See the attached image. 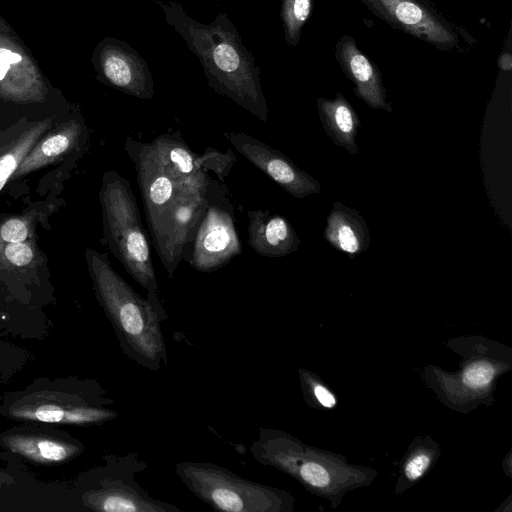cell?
Returning <instances> with one entry per match:
<instances>
[{
  "label": "cell",
  "instance_id": "6da1fadb",
  "mask_svg": "<svg viewBox=\"0 0 512 512\" xmlns=\"http://www.w3.org/2000/svg\"><path fill=\"white\" fill-rule=\"evenodd\" d=\"M160 5L167 21L201 61L209 86L266 123L268 109L259 69L229 19L221 14L203 25L174 2Z\"/></svg>",
  "mask_w": 512,
  "mask_h": 512
},
{
  "label": "cell",
  "instance_id": "277c9868",
  "mask_svg": "<svg viewBox=\"0 0 512 512\" xmlns=\"http://www.w3.org/2000/svg\"><path fill=\"white\" fill-rule=\"evenodd\" d=\"M115 401L94 379L39 378L22 390L7 392L0 415L19 423L95 426L118 418Z\"/></svg>",
  "mask_w": 512,
  "mask_h": 512
},
{
  "label": "cell",
  "instance_id": "7a4b0ae2",
  "mask_svg": "<svg viewBox=\"0 0 512 512\" xmlns=\"http://www.w3.org/2000/svg\"><path fill=\"white\" fill-rule=\"evenodd\" d=\"M92 288L111 323L123 353L138 365L158 371L167 362L160 322L168 318L163 305L139 295L111 266L106 253L85 252Z\"/></svg>",
  "mask_w": 512,
  "mask_h": 512
},
{
  "label": "cell",
  "instance_id": "f546056e",
  "mask_svg": "<svg viewBox=\"0 0 512 512\" xmlns=\"http://www.w3.org/2000/svg\"><path fill=\"white\" fill-rule=\"evenodd\" d=\"M10 68H11V64L0 60V83L5 79Z\"/></svg>",
  "mask_w": 512,
  "mask_h": 512
},
{
  "label": "cell",
  "instance_id": "5b68a950",
  "mask_svg": "<svg viewBox=\"0 0 512 512\" xmlns=\"http://www.w3.org/2000/svg\"><path fill=\"white\" fill-rule=\"evenodd\" d=\"M462 357L456 372L433 365L425 367L423 378L447 408L468 413L494 401L498 378L512 369V349L483 336H461L447 343Z\"/></svg>",
  "mask_w": 512,
  "mask_h": 512
},
{
  "label": "cell",
  "instance_id": "8fae6325",
  "mask_svg": "<svg viewBox=\"0 0 512 512\" xmlns=\"http://www.w3.org/2000/svg\"><path fill=\"white\" fill-rule=\"evenodd\" d=\"M124 149L134 163L151 243L162 262L175 203L177 181L183 176H178L167 169L155 157L148 143L127 137Z\"/></svg>",
  "mask_w": 512,
  "mask_h": 512
},
{
  "label": "cell",
  "instance_id": "83f0119b",
  "mask_svg": "<svg viewBox=\"0 0 512 512\" xmlns=\"http://www.w3.org/2000/svg\"><path fill=\"white\" fill-rule=\"evenodd\" d=\"M0 60L8 62L11 65L18 64L23 61V55L18 51L0 46Z\"/></svg>",
  "mask_w": 512,
  "mask_h": 512
},
{
  "label": "cell",
  "instance_id": "4316f807",
  "mask_svg": "<svg viewBox=\"0 0 512 512\" xmlns=\"http://www.w3.org/2000/svg\"><path fill=\"white\" fill-rule=\"evenodd\" d=\"M4 259L16 267L29 265L34 259V250L30 242L7 243L2 246Z\"/></svg>",
  "mask_w": 512,
  "mask_h": 512
},
{
  "label": "cell",
  "instance_id": "ac0fdd59",
  "mask_svg": "<svg viewBox=\"0 0 512 512\" xmlns=\"http://www.w3.org/2000/svg\"><path fill=\"white\" fill-rule=\"evenodd\" d=\"M248 245L265 257H284L298 250L300 239L291 223L267 210H249Z\"/></svg>",
  "mask_w": 512,
  "mask_h": 512
},
{
  "label": "cell",
  "instance_id": "9c48e42d",
  "mask_svg": "<svg viewBox=\"0 0 512 512\" xmlns=\"http://www.w3.org/2000/svg\"><path fill=\"white\" fill-rule=\"evenodd\" d=\"M391 27L441 51L463 52L476 44L461 25L450 20L432 0H360Z\"/></svg>",
  "mask_w": 512,
  "mask_h": 512
},
{
  "label": "cell",
  "instance_id": "7402d4cb",
  "mask_svg": "<svg viewBox=\"0 0 512 512\" xmlns=\"http://www.w3.org/2000/svg\"><path fill=\"white\" fill-rule=\"evenodd\" d=\"M316 105L326 135L351 155H358L356 135L361 122L352 104L337 93L333 99L319 97Z\"/></svg>",
  "mask_w": 512,
  "mask_h": 512
},
{
  "label": "cell",
  "instance_id": "4fadbf2b",
  "mask_svg": "<svg viewBox=\"0 0 512 512\" xmlns=\"http://www.w3.org/2000/svg\"><path fill=\"white\" fill-rule=\"evenodd\" d=\"M209 175L201 172L179 177L175 203L171 213L165 256L161 262L172 278L179 263L187 256L207 207Z\"/></svg>",
  "mask_w": 512,
  "mask_h": 512
},
{
  "label": "cell",
  "instance_id": "f1b7e54d",
  "mask_svg": "<svg viewBox=\"0 0 512 512\" xmlns=\"http://www.w3.org/2000/svg\"><path fill=\"white\" fill-rule=\"evenodd\" d=\"M15 483V480L12 475H10L7 471L0 468V488L9 486Z\"/></svg>",
  "mask_w": 512,
  "mask_h": 512
},
{
  "label": "cell",
  "instance_id": "cb8c5ba5",
  "mask_svg": "<svg viewBox=\"0 0 512 512\" xmlns=\"http://www.w3.org/2000/svg\"><path fill=\"white\" fill-rule=\"evenodd\" d=\"M300 388L306 404L315 409L332 410L338 400L333 391L316 373L300 368L298 370Z\"/></svg>",
  "mask_w": 512,
  "mask_h": 512
},
{
  "label": "cell",
  "instance_id": "8992f818",
  "mask_svg": "<svg viewBox=\"0 0 512 512\" xmlns=\"http://www.w3.org/2000/svg\"><path fill=\"white\" fill-rule=\"evenodd\" d=\"M99 199L104 235L111 252L146 290L147 298L163 305L150 243L129 181L116 171H107L102 178Z\"/></svg>",
  "mask_w": 512,
  "mask_h": 512
},
{
  "label": "cell",
  "instance_id": "30bf717a",
  "mask_svg": "<svg viewBox=\"0 0 512 512\" xmlns=\"http://www.w3.org/2000/svg\"><path fill=\"white\" fill-rule=\"evenodd\" d=\"M235 225V207L222 181L209 177L207 207L186 261L199 272H212L241 254Z\"/></svg>",
  "mask_w": 512,
  "mask_h": 512
},
{
  "label": "cell",
  "instance_id": "ffe728a7",
  "mask_svg": "<svg viewBox=\"0 0 512 512\" xmlns=\"http://www.w3.org/2000/svg\"><path fill=\"white\" fill-rule=\"evenodd\" d=\"M325 240L350 259L365 252L370 244L369 228L363 216L341 202H334L327 217Z\"/></svg>",
  "mask_w": 512,
  "mask_h": 512
},
{
  "label": "cell",
  "instance_id": "d6986e66",
  "mask_svg": "<svg viewBox=\"0 0 512 512\" xmlns=\"http://www.w3.org/2000/svg\"><path fill=\"white\" fill-rule=\"evenodd\" d=\"M53 126L52 118L26 119L0 126V191L26 154Z\"/></svg>",
  "mask_w": 512,
  "mask_h": 512
},
{
  "label": "cell",
  "instance_id": "484cf974",
  "mask_svg": "<svg viewBox=\"0 0 512 512\" xmlns=\"http://www.w3.org/2000/svg\"><path fill=\"white\" fill-rule=\"evenodd\" d=\"M30 235V221L24 217H11L0 225V244L24 242Z\"/></svg>",
  "mask_w": 512,
  "mask_h": 512
},
{
  "label": "cell",
  "instance_id": "2e32d148",
  "mask_svg": "<svg viewBox=\"0 0 512 512\" xmlns=\"http://www.w3.org/2000/svg\"><path fill=\"white\" fill-rule=\"evenodd\" d=\"M99 67L111 86L139 99L153 97L154 84L148 66L129 45L105 44L99 53Z\"/></svg>",
  "mask_w": 512,
  "mask_h": 512
},
{
  "label": "cell",
  "instance_id": "52a82bcc",
  "mask_svg": "<svg viewBox=\"0 0 512 512\" xmlns=\"http://www.w3.org/2000/svg\"><path fill=\"white\" fill-rule=\"evenodd\" d=\"M175 473L191 493L217 511L292 512L295 507L288 491L249 480L215 463L181 461Z\"/></svg>",
  "mask_w": 512,
  "mask_h": 512
},
{
  "label": "cell",
  "instance_id": "ba28073f",
  "mask_svg": "<svg viewBox=\"0 0 512 512\" xmlns=\"http://www.w3.org/2000/svg\"><path fill=\"white\" fill-rule=\"evenodd\" d=\"M104 464L85 475L81 506L93 512H181L172 503L152 497L136 481L148 463L137 452L108 454Z\"/></svg>",
  "mask_w": 512,
  "mask_h": 512
},
{
  "label": "cell",
  "instance_id": "603a6c76",
  "mask_svg": "<svg viewBox=\"0 0 512 512\" xmlns=\"http://www.w3.org/2000/svg\"><path fill=\"white\" fill-rule=\"evenodd\" d=\"M440 454V445L430 435L415 437L400 462L393 495L403 494L422 480L435 466Z\"/></svg>",
  "mask_w": 512,
  "mask_h": 512
},
{
  "label": "cell",
  "instance_id": "5bb4252c",
  "mask_svg": "<svg viewBox=\"0 0 512 512\" xmlns=\"http://www.w3.org/2000/svg\"><path fill=\"white\" fill-rule=\"evenodd\" d=\"M238 153L264 172L295 198H305L321 191L320 183L300 169L280 150L243 132H224Z\"/></svg>",
  "mask_w": 512,
  "mask_h": 512
},
{
  "label": "cell",
  "instance_id": "e0dca14e",
  "mask_svg": "<svg viewBox=\"0 0 512 512\" xmlns=\"http://www.w3.org/2000/svg\"><path fill=\"white\" fill-rule=\"evenodd\" d=\"M334 51L339 66L354 86L355 95L373 109L392 112L381 73L357 46L356 40L344 34L337 41Z\"/></svg>",
  "mask_w": 512,
  "mask_h": 512
},
{
  "label": "cell",
  "instance_id": "3957f363",
  "mask_svg": "<svg viewBox=\"0 0 512 512\" xmlns=\"http://www.w3.org/2000/svg\"><path fill=\"white\" fill-rule=\"evenodd\" d=\"M253 458L299 482L310 493L337 507L351 490L370 485L377 470L349 464L345 456L312 447L292 434L273 428H259L250 446Z\"/></svg>",
  "mask_w": 512,
  "mask_h": 512
},
{
  "label": "cell",
  "instance_id": "44dd1931",
  "mask_svg": "<svg viewBox=\"0 0 512 512\" xmlns=\"http://www.w3.org/2000/svg\"><path fill=\"white\" fill-rule=\"evenodd\" d=\"M84 132L82 123L76 119L47 132L26 154L12 178L24 176L55 162L77 146Z\"/></svg>",
  "mask_w": 512,
  "mask_h": 512
},
{
  "label": "cell",
  "instance_id": "d4e9b609",
  "mask_svg": "<svg viewBox=\"0 0 512 512\" xmlns=\"http://www.w3.org/2000/svg\"><path fill=\"white\" fill-rule=\"evenodd\" d=\"M313 0H282L281 18L283 21L285 41L290 46H297L301 31L308 20Z\"/></svg>",
  "mask_w": 512,
  "mask_h": 512
},
{
  "label": "cell",
  "instance_id": "7c38bea8",
  "mask_svg": "<svg viewBox=\"0 0 512 512\" xmlns=\"http://www.w3.org/2000/svg\"><path fill=\"white\" fill-rule=\"evenodd\" d=\"M0 448L38 466L66 464L85 446L67 431L47 423H20L0 432Z\"/></svg>",
  "mask_w": 512,
  "mask_h": 512
},
{
  "label": "cell",
  "instance_id": "9a60e30c",
  "mask_svg": "<svg viewBox=\"0 0 512 512\" xmlns=\"http://www.w3.org/2000/svg\"><path fill=\"white\" fill-rule=\"evenodd\" d=\"M148 144L155 157L178 176L189 177L201 172H213L223 181L235 163L231 150L224 153L208 147L204 154H196L179 131L161 134Z\"/></svg>",
  "mask_w": 512,
  "mask_h": 512
}]
</instances>
